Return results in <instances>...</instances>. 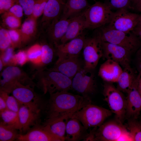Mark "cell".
I'll use <instances>...</instances> for the list:
<instances>
[{
  "mask_svg": "<svg viewBox=\"0 0 141 141\" xmlns=\"http://www.w3.org/2000/svg\"><path fill=\"white\" fill-rule=\"evenodd\" d=\"M44 113L46 118L69 115L91 103L90 97L74 95L68 91L57 92L50 94Z\"/></svg>",
  "mask_w": 141,
  "mask_h": 141,
  "instance_id": "6da1fadb",
  "label": "cell"
},
{
  "mask_svg": "<svg viewBox=\"0 0 141 141\" xmlns=\"http://www.w3.org/2000/svg\"><path fill=\"white\" fill-rule=\"evenodd\" d=\"M32 78L36 80V86L44 94L68 91L71 88L72 79L60 72L49 69L37 70Z\"/></svg>",
  "mask_w": 141,
  "mask_h": 141,
  "instance_id": "7a4b0ae2",
  "label": "cell"
},
{
  "mask_svg": "<svg viewBox=\"0 0 141 141\" xmlns=\"http://www.w3.org/2000/svg\"><path fill=\"white\" fill-rule=\"evenodd\" d=\"M96 33L103 42L123 47L132 53L141 46L140 39L132 32L126 33L113 29L106 25L98 28Z\"/></svg>",
  "mask_w": 141,
  "mask_h": 141,
  "instance_id": "3957f363",
  "label": "cell"
},
{
  "mask_svg": "<svg viewBox=\"0 0 141 141\" xmlns=\"http://www.w3.org/2000/svg\"><path fill=\"white\" fill-rule=\"evenodd\" d=\"M34 88L17 82L13 86L10 93L19 103L34 111L44 113L46 101L34 91Z\"/></svg>",
  "mask_w": 141,
  "mask_h": 141,
  "instance_id": "277c9868",
  "label": "cell"
},
{
  "mask_svg": "<svg viewBox=\"0 0 141 141\" xmlns=\"http://www.w3.org/2000/svg\"><path fill=\"white\" fill-rule=\"evenodd\" d=\"M112 113L110 110L91 103L74 113L70 118L77 119L88 129L91 127H99Z\"/></svg>",
  "mask_w": 141,
  "mask_h": 141,
  "instance_id": "5b68a950",
  "label": "cell"
},
{
  "mask_svg": "<svg viewBox=\"0 0 141 141\" xmlns=\"http://www.w3.org/2000/svg\"><path fill=\"white\" fill-rule=\"evenodd\" d=\"M113 12L104 2H96L84 13L86 29H98L107 25Z\"/></svg>",
  "mask_w": 141,
  "mask_h": 141,
  "instance_id": "8992f818",
  "label": "cell"
},
{
  "mask_svg": "<svg viewBox=\"0 0 141 141\" xmlns=\"http://www.w3.org/2000/svg\"><path fill=\"white\" fill-rule=\"evenodd\" d=\"M103 94L110 110L115 114L116 120L123 123L126 117V98L110 83L106 82L104 85Z\"/></svg>",
  "mask_w": 141,
  "mask_h": 141,
  "instance_id": "52a82bcc",
  "label": "cell"
},
{
  "mask_svg": "<svg viewBox=\"0 0 141 141\" xmlns=\"http://www.w3.org/2000/svg\"><path fill=\"white\" fill-rule=\"evenodd\" d=\"M2 79L0 81V91L9 94L13 86L17 82L29 85L34 88L36 84L32 78L19 67L16 65L7 66L1 73Z\"/></svg>",
  "mask_w": 141,
  "mask_h": 141,
  "instance_id": "ba28073f",
  "label": "cell"
},
{
  "mask_svg": "<svg viewBox=\"0 0 141 141\" xmlns=\"http://www.w3.org/2000/svg\"><path fill=\"white\" fill-rule=\"evenodd\" d=\"M95 127L89 133L85 141H115L127 130L123 123L116 120L103 123Z\"/></svg>",
  "mask_w": 141,
  "mask_h": 141,
  "instance_id": "9c48e42d",
  "label": "cell"
},
{
  "mask_svg": "<svg viewBox=\"0 0 141 141\" xmlns=\"http://www.w3.org/2000/svg\"><path fill=\"white\" fill-rule=\"evenodd\" d=\"M83 50V67L94 70L103 55L102 41L99 36L96 33L92 37L86 38Z\"/></svg>",
  "mask_w": 141,
  "mask_h": 141,
  "instance_id": "30bf717a",
  "label": "cell"
},
{
  "mask_svg": "<svg viewBox=\"0 0 141 141\" xmlns=\"http://www.w3.org/2000/svg\"><path fill=\"white\" fill-rule=\"evenodd\" d=\"M93 70L81 68L72 79L71 88L85 97L94 93L97 88Z\"/></svg>",
  "mask_w": 141,
  "mask_h": 141,
  "instance_id": "8fae6325",
  "label": "cell"
},
{
  "mask_svg": "<svg viewBox=\"0 0 141 141\" xmlns=\"http://www.w3.org/2000/svg\"><path fill=\"white\" fill-rule=\"evenodd\" d=\"M140 14L123 9L114 12L111 20L107 25L110 28L126 33L131 32L137 26Z\"/></svg>",
  "mask_w": 141,
  "mask_h": 141,
  "instance_id": "7c38bea8",
  "label": "cell"
},
{
  "mask_svg": "<svg viewBox=\"0 0 141 141\" xmlns=\"http://www.w3.org/2000/svg\"><path fill=\"white\" fill-rule=\"evenodd\" d=\"M103 57L118 63L124 68L130 66L132 53L125 48L109 43L102 41Z\"/></svg>",
  "mask_w": 141,
  "mask_h": 141,
  "instance_id": "4fadbf2b",
  "label": "cell"
},
{
  "mask_svg": "<svg viewBox=\"0 0 141 141\" xmlns=\"http://www.w3.org/2000/svg\"><path fill=\"white\" fill-rule=\"evenodd\" d=\"M65 139L54 134L47 125L42 123L32 127L25 134L20 133L16 141H63Z\"/></svg>",
  "mask_w": 141,
  "mask_h": 141,
  "instance_id": "5bb4252c",
  "label": "cell"
},
{
  "mask_svg": "<svg viewBox=\"0 0 141 141\" xmlns=\"http://www.w3.org/2000/svg\"><path fill=\"white\" fill-rule=\"evenodd\" d=\"M86 37L84 33L64 43L54 46L57 60L79 56L83 50Z\"/></svg>",
  "mask_w": 141,
  "mask_h": 141,
  "instance_id": "9a60e30c",
  "label": "cell"
},
{
  "mask_svg": "<svg viewBox=\"0 0 141 141\" xmlns=\"http://www.w3.org/2000/svg\"><path fill=\"white\" fill-rule=\"evenodd\" d=\"M67 0H48L44 9L42 19L46 28L53 21L60 19Z\"/></svg>",
  "mask_w": 141,
  "mask_h": 141,
  "instance_id": "2e32d148",
  "label": "cell"
},
{
  "mask_svg": "<svg viewBox=\"0 0 141 141\" xmlns=\"http://www.w3.org/2000/svg\"><path fill=\"white\" fill-rule=\"evenodd\" d=\"M82 66L79 56L57 60L53 66L50 69L60 72L72 79Z\"/></svg>",
  "mask_w": 141,
  "mask_h": 141,
  "instance_id": "e0dca14e",
  "label": "cell"
},
{
  "mask_svg": "<svg viewBox=\"0 0 141 141\" xmlns=\"http://www.w3.org/2000/svg\"><path fill=\"white\" fill-rule=\"evenodd\" d=\"M136 78L127 93L126 117L129 119H136L141 111V96L138 90Z\"/></svg>",
  "mask_w": 141,
  "mask_h": 141,
  "instance_id": "ac0fdd59",
  "label": "cell"
},
{
  "mask_svg": "<svg viewBox=\"0 0 141 141\" xmlns=\"http://www.w3.org/2000/svg\"><path fill=\"white\" fill-rule=\"evenodd\" d=\"M42 113L20 104L18 113L22 134L26 133L32 127L42 123Z\"/></svg>",
  "mask_w": 141,
  "mask_h": 141,
  "instance_id": "d6986e66",
  "label": "cell"
},
{
  "mask_svg": "<svg viewBox=\"0 0 141 141\" xmlns=\"http://www.w3.org/2000/svg\"><path fill=\"white\" fill-rule=\"evenodd\" d=\"M71 19L60 18L53 21L46 28L49 42L54 46L60 43L61 39L66 33Z\"/></svg>",
  "mask_w": 141,
  "mask_h": 141,
  "instance_id": "ffe728a7",
  "label": "cell"
},
{
  "mask_svg": "<svg viewBox=\"0 0 141 141\" xmlns=\"http://www.w3.org/2000/svg\"><path fill=\"white\" fill-rule=\"evenodd\" d=\"M87 129L78 119L70 118L67 122L65 140L85 141L89 134L87 132Z\"/></svg>",
  "mask_w": 141,
  "mask_h": 141,
  "instance_id": "44dd1931",
  "label": "cell"
},
{
  "mask_svg": "<svg viewBox=\"0 0 141 141\" xmlns=\"http://www.w3.org/2000/svg\"><path fill=\"white\" fill-rule=\"evenodd\" d=\"M123 70L122 67L117 62L110 60H106L101 66L98 75L107 82H117Z\"/></svg>",
  "mask_w": 141,
  "mask_h": 141,
  "instance_id": "7402d4cb",
  "label": "cell"
},
{
  "mask_svg": "<svg viewBox=\"0 0 141 141\" xmlns=\"http://www.w3.org/2000/svg\"><path fill=\"white\" fill-rule=\"evenodd\" d=\"M84 13L71 19L66 33L60 44L64 43L83 33V31L86 29Z\"/></svg>",
  "mask_w": 141,
  "mask_h": 141,
  "instance_id": "603a6c76",
  "label": "cell"
},
{
  "mask_svg": "<svg viewBox=\"0 0 141 141\" xmlns=\"http://www.w3.org/2000/svg\"><path fill=\"white\" fill-rule=\"evenodd\" d=\"M90 6L87 0H67L60 18L70 19L79 16Z\"/></svg>",
  "mask_w": 141,
  "mask_h": 141,
  "instance_id": "cb8c5ba5",
  "label": "cell"
},
{
  "mask_svg": "<svg viewBox=\"0 0 141 141\" xmlns=\"http://www.w3.org/2000/svg\"><path fill=\"white\" fill-rule=\"evenodd\" d=\"M70 116L65 115L45 119L42 124L48 125L54 134L65 140L67 122Z\"/></svg>",
  "mask_w": 141,
  "mask_h": 141,
  "instance_id": "d4e9b609",
  "label": "cell"
},
{
  "mask_svg": "<svg viewBox=\"0 0 141 141\" xmlns=\"http://www.w3.org/2000/svg\"><path fill=\"white\" fill-rule=\"evenodd\" d=\"M136 77L131 66L124 68L116 82L117 88L122 92L127 93Z\"/></svg>",
  "mask_w": 141,
  "mask_h": 141,
  "instance_id": "484cf974",
  "label": "cell"
},
{
  "mask_svg": "<svg viewBox=\"0 0 141 141\" xmlns=\"http://www.w3.org/2000/svg\"><path fill=\"white\" fill-rule=\"evenodd\" d=\"M37 19L32 16H28L21 26L22 45L26 44L32 39L37 30Z\"/></svg>",
  "mask_w": 141,
  "mask_h": 141,
  "instance_id": "4316f807",
  "label": "cell"
},
{
  "mask_svg": "<svg viewBox=\"0 0 141 141\" xmlns=\"http://www.w3.org/2000/svg\"><path fill=\"white\" fill-rule=\"evenodd\" d=\"M40 44L42 50L41 61L37 70L46 69L45 66L52 62L56 54L55 47L49 41H44Z\"/></svg>",
  "mask_w": 141,
  "mask_h": 141,
  "instance_id": "83f0119b",
  "label": "cell"
},
{
  "mask_svg": "<svg viewBox=\"0 0 141 141\" xmlns=\"http://www.w3.org/2000/svg\"><path fill=\"white\" fill-rule=\"evenodd\" d=\"M0 122L12 127L22 133L18 113L7 109L0 112Z\"/></svg>",
  "mask_w": 141,
  "mask_h": 141,
  "instance_id": "f1b7e54d",
  "label": "cell"
},
{
  "mask_svg": "<svg viewBox=\"0 0 141 141\" xmlns=\"http://www.w3.org/2000/svg\"><path fill=\"white\" fill-rule=\"evenodd\" d=\"M17 131L15 128L0 122V141L16 140L20 133Z\"/></svg>",
  "mask_w": 141,
  "mask_h": 141,
  "instance_id": "f546056e",
  "label": "cell"
},
{
  "mask_svg": "<svg viewBox=\"0 0 141 141\" xmlns=\"http://www.w3.org/2000/svg\"><path fill=\"white\" fill-rule=\"evenodd\" d=\"M26 51L28 61L32 62L36 66V67L37 69L39 67L41 61L42 54L41 44H34L30 47Z\"/></svg>",
  "mask_w": 141,
  "mask_h": 141,
  "instance_id": "4dcf8cb0",
  "label": "cell"
},
{
  "mask_svg": "<svg viewBox=\"0 0 141 141\" xmlns=\"http://www.w3.org/2000/svg\"><path fill=\"white\" fill-rule=\"evenodd\" d=\"M136 119H129L126 127L134 141H141V122Z\"/></svg>",
  "mask_w": 141,
  "mask_h": 141,
  "instance_id": "1f68e13d",
  "label": "cell"
},
{
  "mask_svg": "<svg viewBox=\"0 0 141 141\" xmlns=\"http://www.w3.org/2000/svg\"><path fill=\"white\" fill-rule=\"evenodd\" d=\"M2 18L3 24L9 29L19 28L21 26V19L13 15L8 11L2 14Z\"/></svg>",
  "mask_w": 141,
  "mask_h": 141,
  "instance_id": "d6a6232c",
  "label": "cell"
},
{
  "mask_svg": "<svg viewBox=\"0 0 141 141\" xmlns=\"http://www.w3.org/2000/svg\"><path fill=\"white\" fill-rule=\"evenodd\" d=\"M0 96L5 100L8 109L18 113L20 104L14 96H9L7 93L1 91H0Z\"/></svg>",
  "mask_w": 141,
  "mask_h": 141,
  "instance_id": "836d02e7",
  "label": "cell"
},
{
  "mask_svg": "<svg viewBox=\"0 0 141 141\" xmlns=\"http://www.w3.org/2000/svg\"><path fill=\"white\" fill-rule=\"evenodd\" d=\"M131 0H105L104 3L112 10L132 8Z\"/></svg>",
  "mask_w": 141,
  "mask_h": 141,
  "instance_id": "e575fe53",
  "label": "cell"
},
{
  "mask_svg": "<svg viewBox=\"0 0 141 141\" xmlns=\"http://www.w3.org/2000/svg\"><path fill=\"white\" fill-rule=\"evenodd\" d=\"M11 41L8 30L0 27V54L11 46Z\"/></svg>",
  "mask_w": 141,
  "mask_h": 141,
  "instance_id": "d590c367",
  "label": "cell"
},
{
  "mask_svg": "<svg viewBox=\"0 0 141 141\" xmlns=\"http://www.w3.org/2000/svg\"><path fill=\"white\" fill-rule=\"evenodd\" d=\"M8 31L11 41V46L14 48L22 46V38L20 29H9Z\"/></svg>",
  "mask_w": 141,
  "mask_h": 141,
  "instance_id": "8d00e7d4",
  "label": "cell"
},
{
  "mask_svg": "<svg viewBox=\"0 0 141 141\" xmlns=\"http://www.w3.org/2000/svg\"><path fill=\"white\" fill-rule=\"evenodd\" d=\"M14 49L11 46H10L1 54L0 58L3 62L4 66L13 65Z\"/></svg>",
  "mask_w": 141,
  "mask_h": 141,
  "instance_id": "74e56055",
  "label": "cell"
},
{
  "mask_svg": "<svg viewBox=\"0 0 141 141\" xmlns=\"http://www.w3.org/2000/svg\"><path fill=\"white\" fill-rule=\"evenodd\" d=\"M36 0H18L22 7L25 14L28 16L32 14Z\"/></svg>",
  "mask_w": 141,
  "mask_h": 141,
  "instance_id": "f35d334b",
  "label": "cell"
},
{
  "mask_svg": "<svg viewBox=\"0 0 141 141\" xmlns=\"http://www.w3.org/2000/svg\"><path fill=\"white\" fill-rule=\"evenodd\" d=\"M48 0H36L32 16L37 19L42 15L45 7Z\"/></svg>",
  "mask_w": 141,
  "mask_h": 141,
  "instance_id": "ab89813d",
  "label": "cell"
},
{
  "mask_svg": "<svg viewBox=\"0 0 141 141\" xmlns=\"http://www.w3.org/2000/svg\"><path fill=\"white\" fill-rule=\"evenodd\" d=\"M28 61L26 51L20 50L14 54L13 64L14 65L17 64L22 66Z\"/></svg>",
  "mask_w": 141,
  "mask_h": 141,
  "instance_id": "60d3db41",
  "label": "cell"
},
{
  "mask_svg": "<svg viewBox=\"0 0 141 141\" xmlns=\"http://www.w3.org/2000/svg\"><path fill=\"white\" fill-rule=\"evenodd\" d=\"M18 3V0H0V14L8 11L13 6Z\"/></svg>",
  "mask_w": 141,
  "mask_h": 141,
  "instance_id": "b9f144b4",
  "label": "cell"
},
{
  "mask_svg": "<svg viewBox=\"0 0 141 141\" xmlns=\"http://www.w3.org/2000/svg\"><path fill=\"white\" fill-rule=\"evenodd\" d=\"M8 11L13 15L21 19L23 16L24 11L23 8L19 3L14 5Z\"/></svg>",
  "mask_w": 141,
  "mask_h": 141,
  "instance_id": "7bdbcfd3",
  "label": "cell"
},
{
  "mask_svg": "<svg viewBox=\"0 0 141 141\" xmlns=\"http://www.w3.org/2000/svg\"><path fill=\"white\" fill-rule=\"evenodd\" d=\"M136 67L139 72L141 71V46L137 51L136 57Z\"/></svg>",
  "mask_w": 141,
  "mask_h": 141,
  "instance_id": "ee69618b",
  "label": "cell"
},
{
  "mask_svg": "<svg viewBox=\"0 0 141 141\" xmlns=\"http://www.w3.org/2000/svg\"><path fill=\"white\" fill-rule=\"evenodd\" d=\"M117 141H133L129 131L127 130L120 136Z\"/></svg>",
  "mask_w": 141,
  "mask_h": 141,
  "instance_id": "f6af8a7d",
  "label": "cell"
},
{
  "mask_svg": "<svg viewBox=\"0 0 141 141\" xmlns=\"http://www.w3.org/2000/svg\"><path fill=\"white\" fill-rule=\"evenodd\" d=\"M8 109L5 100L0 96V112Z\"/></svg>",
  "mask_w": 141,
  "mask_h": 141,
  "instance_id": "bcb514c9",
  "label": "cell"
},
{
  "mask_svg": "<svg viewBox=\"0 0 141 141\" xmlns=\"http://www.w3.org/2000/svg\"><path fill=\"white\" fill-rule=\"evenodd\" d=\"M136 79L138 90L141 96V71L139 72V74L136 77Z\"/></svg>",
  "mask_w": 141,
  "mask_h": 141,
  "instance_id": "7dc6e473",
  "label": "cell"
},
{
  "mask_svg": "<svg viewBox=\"0 0 141 141\" xmlns=\"http://www.w3.org/2000/svg\"><path fill=\"white\" fill-rule=\"evenodd\" d=\"M132 32L141 39V26H137Z\"/></svg>",
  "mask_w": 141,
  "mask_h": 141,
  "instance_id": "c3c4849f",
  "label": "cell"
},
{
  "mask_svg": "<svg viewBox=\"0 0 141 141\" xmlns=\"http://www.w3.org/2000/svg\"><path fill=\"white\" fill-rule=\"evenodd\" d=\"M141 0H131V5L132 8H133L134 6L138 3Z\"/></svg>",
  "mask_w": 141,
  "mask_h": 141,
  "instance_id": "681fc988",
  "label": "cell"
},
{
  "mask_svg": "<svg viewBox=\"0 0 141 141\" xmlns=\"http://www.w3.org/2000/svg\"><path fill=\"white\" fill-rule=\"evenodd\" d=\"M134 8L138 11L141 12V0L134 6Z\"/></svg>",
  "mask_w": 141,
  "mask_h": 141,
  "instance_id": "f907efd6",
  "label": "cell"
},
{
  "mask_svg": "<svg viewBox=\"0 0 141 141\" xmlns=\"http://www.w3.org/2000/svg\"><path fill=\"white\" fill-rule=\"evenodd\" d=\"M4 66V64L1 60L0 58V71H2L3 69Z\"/></svg>",
  "mask_w": 141,
  "mask_h": 141,
  "instance_id": "816d5d0a",
  "label": "cell"
},
{
  "mask_svg": "<svg viewBox=\"0 0 141 141\" xmlns=\"http://www.w3.org/2000/svg\"><path fill=\"white\" fill-rule=\"evenodd\" d=\"M137 26H141V14H140Z\"/></svg>",
  "mask_w": 141,
  "mask_h": 141,
  "instance_id": "f5cc1de1",
  "label": "cell"
},
{
  "mask_svg": "<svg viewBox=\"0 0 141 141\" xmlns=\"http://www.w3.org/2000/svg\"><path fill=\"white\" fill-rule=\"evenodd\" d=\"M94 0V1H96V0Z\"/></svg>",
  "mask_w": 141,
  "mask_h": 141,
  "instance_id": "db71d44e",
  "label": "cell"
}]
</instances>
